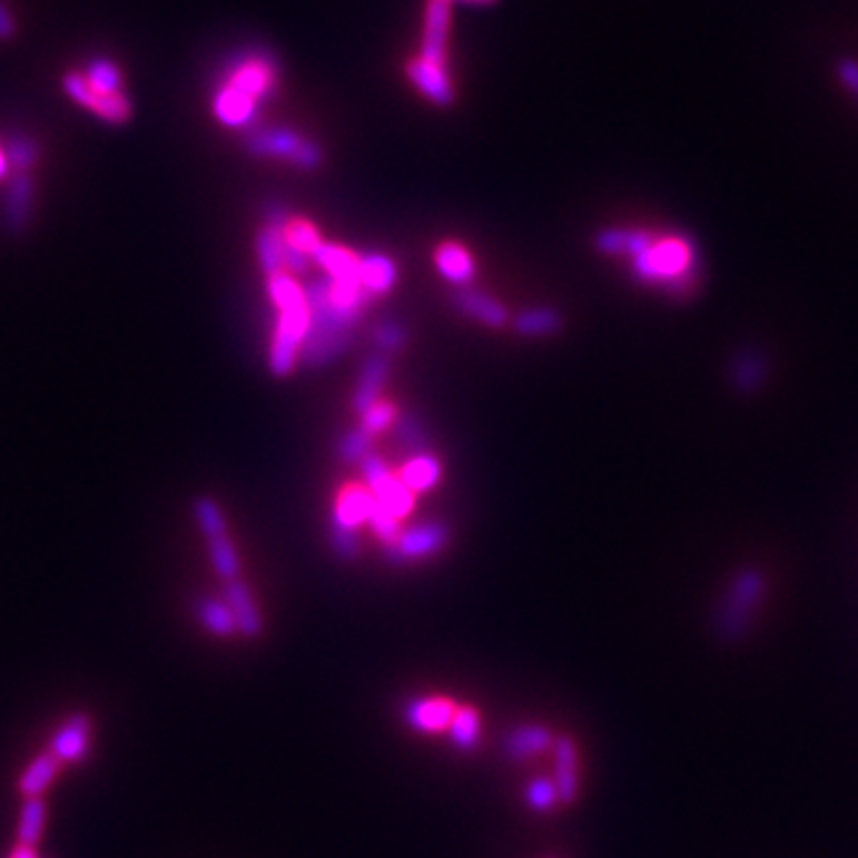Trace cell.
I'll list each match as a JSON object with an SVG mask.
<instances>
[{
    "instance_id": "30bf717a",
    "label": "cell",
    "mask_w": 858,
    "mask_h": 858,
    "mask_svg": "<svg viewBox=\"0 0 858 858\" xmlns=\"http://www.w3.org/2000/svg\"><path fill=\"white\" fill-rule=\"evenodd\" d=\"M408 79L413 81V87L423 93L427 100H432L434 106L446 108L456 100V91H453V83L448 79L446 65L432 62L425 58H413L406 67Z\"/></svg>"
},
{
    "instance_id": "44dd1931",
    "label": "cell",
    "mask_w": 858,
    "mask_h": 858,
    "mask_svg": "<svg viewBox=\"0 0 858 858\" xmlns=\"http://www.w3.org/2000/svg\"><path fill=\"white\" fill-rule=\"evenodd\" d=\"M436 267L458 289L470 286L475 279V263L461 244H442L436 248Z\"/></svg>"
},
{
    "instance_id": "74e56055",
    "label": "cell",
    "mask_w": 858,
    "mask_h": 858,
    "mask_svg": "<svg viewBox=\"0 0 858 858\" xmlns=\"http://www.w3.org/2000/svg\"><path fill=\"white\" fill-rule=\"evenodd\" d=\"M525 799H527L530 809L536 811V813H549L553 806L561 803L559 789H556V785H553V780H549V778H534L527 785Z\"/></svg>"
},
{
    "instance_id": "d6986e66",
    "label": "cell",
    "mask_w": 858,
    "mask_h": 858,
    "mask_svg": "<svg viewBox=\"0 0 858 858\" xmlns=\"http://www.w3.org/2000/svg\"><path fill=\"white\" fill-rule=\"evenodd\" d=\"M313 263L327 270V277L334 282H361V258L342 246L319 244L313 254Z\"/></svg>"
},
{
    "instance_id": "d4e9b609",
    "label": "cell",
    "mask_w": 858,
    "mask_h": 858,
    "mask_svg": "<svg viewBox=\"0 0 858 858\" xmlns=\"http://www.w3.org/2000/svg\"><path fill=\"white\" fill-rule=\"evenodd\" d=\"M60 766L62 763L56 759L53 753H43V756H39V759H33L29 763V768L24 770V776L20 778V792L27 799L41 797L46 789L50 787V782L58 778Z\"/></svg>"
},
{
    "instance_id": "5b68a950",
    "label": "cell",
    "mask_w": 858,
    "mask_h": 858,
    "mask_svg": "<svg viewBox=\"0 0 858 858\" xmlns=\"http://www.w3.org/2000/svg\"><path fill=\"white\" fill-rule=\"evenodd\" d=\"M689 263H692L689 246L680 239H668L632 258V273L642 282H678L687 273Z\"/></svg>"
},
{
    "instance_id": "4316f807",
    "label": "cell",
    "mask_w": 858,
    "mask_h": 858,
    "mask_svg": "<svg viewBox=\"0 0 858 858\" xmlns=\"http://www.w3.org/2000/svg\"><path fill=\"white\" fill-rule=\"evenodd\" d=\"M12 172H31L39 165L41 148L39 141L27 131H12L3 144Z\"/></svg>"
},
{
    "instance_id": "4dcf8cb0",
    "label": "cell",
    "mask_w": 858,
    "mask_h": 858,
    "mask_svg": "<svg viewBox=\"0 0 858 858\" xmlns=\"http://www.w3.org/2000/svg\"><path fill=\"white\" fill-rule=\"evenodd\" d=\"M396 440L398 446L406 451V456H423V453H430V442H427V432L420 423V417L413 413H401L396 420Z\"/></svg>"
},
{
    "instance_id": "836d02e7",
    "label": "cell",
    "mask_w": 858,
    "mask_h": 858,
    "mask_svg": "<svg viewBox=\"0 0 858 858\" xmlns=\"http://www.w3.org/2000/svg\"><path fill=\"white\" fill-rule=\"evenodd\" d=\"M208 551H210V561H213V568H215L217 575L227 582L239 578L241 561H239L237 549H234V544L229 540V534L208 540Z\"/></svg>"
},
{
    "instance_id": "ffe728a7",
    "label": "cell",
    "mask_w": 858,
    "mask_h": 858,
    "mask_svg": "<svg viewBox=\"0 0 858 858\" xmlns=\"http://www.w3.org/2000/svg\"><path fill=\"white\" fill-rule=\"evenodd\" d=\"M375 494L367 486L351 484L339 494V503H336L334 520H339L342 525L358 530L363 523H367L369 513L375 509Z\"/></svg>"
},
{
    "instance_id": "7bdbcfd3",
    "label": "cell",
    "mask_w": 858,
    "mask_h": 858,
    "mask_svg": "<svg viewBox=\"0 0 858 858\" xmlns=\"http://www.w3.org/2000/svg\"><path fill=\"white\" fill-rule=\"evenodd\" d=\"M396 420V408L392 406V403H384V401H377L373 408H367L363 413V430L369 432L373 436L382 434L386 427H392V423Z\"/></svg>"
},
{
    "instance_id": "f1b7e54d",
    "label": "cell",
    "mask_w": 858,
    "mask_h": 858,
    "mask_svg": "<svg viewBox=\"0 0 858 858\" xmlns=\"http://www.w3.org/2000/svg\"><path fill=\"white\" fill-rule=\"evenodd\" d=\"M196 615L204 622V628L217 637H231L237 632V622H234V615L229 611L227 601L204 596L196 601Z\"/></svg>"
},
{
    "instance_id": "b9f144b4",
    "label": "cell",
    "mask_w": 858,
    "mask_h": 858,
    "mask_svg": "<svg viewBox=\"0 0 858 858\" xmlns=\"http://www.w3.org/2000/svg\"><path fill=\"white\" fill-rule=\"evenodd\" d=\"M367 523L384 542V546H392L401 536V520L394 517L389 511H384L379 503H375V509H373V513H369Z\"/></svg>"
},
{
    "instance_id": "7c38bea8",
    "label": "cell",
    "mask_w": 858,
    "mask_h": 858,
    "mask_svg": "<svg viewBox=\"0 0 858 858\" xmlns=\"http://www.w3.org/2000/svg\"><path fill=\"white\" fill-rule=\"evenodd\" d=\"M448 29H451V6L446 0H427L420 58L446 65Z\"/></svg>"
},
{
    "instance_id": "83f0119b",
    "label": "cell",
    "mask_w": 858,
    "mask_h": 858,
    "mask_svg": "<svg viewBox=\"0 0 858 858\" xmlns=\"http://www.w3.org/2000/svg\"><path fill=\"white\" fill-rule=\"evenodd\" d=\"M373 494H375V501L379 503V506L384 511H389L398 520L406 517L415 506V494L396 475L386 477Z\"/></svg>"
},
{
    "instance_id": "d590c367",
    "label": "cell",
    "mask_w": 858,
    "mask_h": 858,
    "mask_svg": "<svg viewBox=\"0 0 858 858\" xmlns=\"http://www.w3.org/2000/svg\"><path fill=\"white\" fill-rule=\"evenodd\" d=\"M375 436L365 432L363 427L346 432L339 442H336V458L342 463H363L369 453H373Z\"/></svg>"
},
{
    "instance_id": "52a82bcc",
    "label": "cell",
    "mask_w": 858,
    "mask_h": 858,
    "mask_svg": "<svg viewBox=\"0 0 858 858\" xmlns=\"http://www.w3.org/2000/svg\"><path fill=\"white\" fill-rule=\"evenodd\" d=\"M451 540V532L444 523H423L413 530L401 532L398 540L386 546V561L392 565H403L440 553Z\"/></svg>"
},
{
    "instance_id": "ba28073f",
    "label": "cell",
    "mask_w": 858,
    "mask_h": 858,
    "mask_svg": "<svg viewBox=\"0 0 858 858\" xmlns=\"http://www.w3.org/2000/svg\"><path fill=\"white\" fill-rule=\"evenodd\" d=\"M37 200V179L31 172H12L8 177V191L3 196V225L12 234H22L33 215Z\"/></svg>"
},
{
    "instance_id": "f546056e",
    "label": "cell",
    "mask_w": 858,
    "mask_h": 858,
    "mask_svg": "<svg viewBox=\"0 0 858 858\" xmlns=\"http://www.w3.org/2000/svg\"><path fill=\"white\" fill-rule=\"evenodd\" d=\"M513 327L523 336H549V334H556L563 327V317L559 310L534 308V310L520 313L513 319Z\"/></svg>"
},
{
    "instance_id": "5bb4252c",
    "label": "cell",
    "mask_w": 858,
    "mask_h": 858,
    "mask_svg": "<svg viewBox=\"0 0 858 858\" xmlns=\"http://www.w3.org/2000/svg\"><path fill=\"white\" fill-rule=\"evenodd\" d=\"M458 706L451 699L442 697H425V699H413L403 716H406V722L417 730V732H444L448 730L453 716H456Z\"/></svg>"
},
{
    "instance_id": "f907efd6",
    "label": "cell",
    "mask_w": 858,
    "mask_h": 858,
    "mask_svg": "<svg viewBox=\"0 0 858 858\" xmlns=\"http://www.w3.org/2000/svg\"><path fill=\"white\" fill-rule=\"evenodd\" d=\"M10 858H37V854H33V847H24V845H20V847H17L14 851H12V856Z\"/></svg>"
},
{
    "instance_id": "9c48e42d",
    "label": "cell",
    "mask_w": 858,
    "mask_h": 858,
    "mask_svg": "<svg viewBox=\"0 0 858 858\" xmlns=\"http://www.w3.org/2000/svg\"><path fill=\"white\" fill-rule=\"evenodd\" d=\"M213 115L217 122L231 129H248L258 120V100L248 98L229 83L220 81L213 91Z\"/></svg>"
},
{
    "instance_id": "3957f363",
    "label": "cell",
    "mask_w": 858,
    "mask_h": 858,
    "mask_svg": "<svg viewBox=\"0 0 858 858\" xmlns=\"http://www.w3.org/2000/svg\"><path fill=\"white\" fill-rule=\"evenodd\" d=\"M223 81L260 103V100L275 93L279 67L277 60L270 53H265V50H244V53L234 56L227 62Z\"/></svg>"
},
{
    "instance_id": "ac0fdd59",
    "label": "cell",
    "mask_w": 858,
    "mask_h": 858,
    "mask_svg": "<svg viewBox=\"0 0 858 858\" xmlns=\"http://www.w3.org/2000/svg\"><path fill=\"white\" fill-rule=\"evenodd\" d=\"M453 306H456L463 315L480 319V323L490 327H503L509 323L506 306H501L496 298L486 296L477 289H470V286H463V289L453 294Z\"/></svg>"
},
{
    "instance_id": "ab89813d",
    "label": "cell",
    "mask_w": 858,
    "mask_h": 858,
    "mask_svg": "<svg viewBox=\"0 0 858 858\" xmlns=\"http://www.w3.org/2000/svg\"><path fill=\"white\" fill-rule=\"evenodd\" d=\"M284 239L289 241L292 246L306 250V254H310V256L315 254V248L323 244L317 229L306 220H289V225L284 227Z\"/></svg>"
},
{
    "instance_id": "bcb514c9",
    "label": "cell",
    "mask_w": 858,
    "mask_h": 858,
    "mask_svg": "<svg viewBox=\"0 0 858 858\" xmlns=\"http://www.w3.org/2000/svg\"><path fill=\"white\" fill-rule=\"evenodd\" d=\"M310 263H313L310 254H306V250L292 246L289 241L284 239V270L306 275L310 270Z\"/></svg>"
},
{
    "instance_id": "8d00e7d4",
    "label": "cell",
    "mask_w": 858,
    "mask_h": 858,
    "mask_svg": "<svg viewBox=\"0 0 858 858\" xmlns=\"http://www.w3.org/2000/svg\"><path fill=\"white\" fill-rule=\"evenodd\" d=\"M194 515H196V523H198L200 532L206 534V540H215V536L229 534V532H227L225 513H223V509L217 506V503H215L213 499L200 496V499L194 503Z\"/></svg>"
},
{
    "instance_id": "2e32d148",
    "label": "cell",
    "mask_w": 858,
    "mask_h": 858,
    "mask_svg": "<svg viewBox=\"0 0 858 858\" xmlns=\"http://www.w3.org/2000/svg\"><path fill=\"white\" fill-rule=\"evenodd\" d=\"M389 369H392V363L384 353H373V356L363 363L356 392H353V408H356V413L363 415L367 408H373L379 401L382 386L386 377H389Z\"/></svg>"
},
{
    "instance_id": "681fc988",
    "label": "cell",
    "mask_w": 858,
    "mask_h": 858,
    "mask_svg": "<svg viewBox=\"0 0 858 858\" xmlns=\"http://www.w3.org/2000/svg\"><path fill=\"white\" fill-rule=\"evenodd\" d=\"M10 172H12V167H10V162H8V156H6L3 146H0V181L8 179Z\"/></svg>"
},
{
    "instance_id": "60d3db41",
    "label": "cell",
    "mask_w": 858,
    "mask_h": 858,
    "mask_svg": "<svg viewBox=\"0 0 858 858\" xmlns=\"http://www.w3.org/2000/svg\"><path fill=\"white\" fill-rule=\"evenodd\" d=\"M406 329H403V325L394 323V319H384V323H379L373 332V342L375 346L379 348V353H396L401 351L403 346H406Z\"/></svg>"
},
{
    "instance_id": "8992f818",
    "label": "cell",
    "mask_w": 858,
    "mask_h": 858,
    "mask_svg": "<svg viewBox=\"0 0 858 858\" xmlns=\"http://www.w3.org/2000/svg\"><path fill=\"white\" fill-rule=\"evenodd\" d=\"M306 332H308V306L279 310L275 339L270 348V373L275 377H286L294 373Z\"/></svg>"
},
{
    "instance_id": "f35d334b",
    "label": "cell",
    "mask_w": 858,
    "mask_h": 858,
    "mask_svg": "<svg viewBox=\"0 0 858 858\" xmlns=\"http://www.w3.org/2000/svg\"><path fill=\"white\" fill-rule=\"evenodd\" d=\"M329 542H332V549L339 559L344 561H353L358 559L361 553V536L358 532L353 527H346L342 525L339 520H332V527H329Z\"/></svg>"
},
{
    "instance_id": "e575fe53",
    "label": "cell",
    "mask_w": 858,
    "mask_h": 858,
    "mask_svg": "<svg viewBox=\"0 0 858 858\" xmlns=\"http://www.w3.org/2000/svg\"><path fill=\"white\" fill-rule=\"evenodd\" d=\"M267 296H270V300L279 310L306 306V294H303V286H298L286 273L267 277Z\"/></svg>"
},
{
    "instance_id": "ee69618b",
    "label": "cell",
    "mask_w": 858,
    "mask_h": 858,
    "mask_svg": "<svg viewBox=\"0 0 858 858\" xmlns=\"http://www.w3.org/2000/svg\"><path fill=\"white\" fill-rule=\"evenodd\" d=\"M361 470H363V477H365V484L369 492H375L377 486L389 477V467H386V463L382 461V456H377V453H369V456L361 463Z\"/></svg>"
},
{
    "instance_id": "484cf974",
    "label": "cell",
    "mask_w": 858,
    "mask_h": 858,
    "mask_svg": "<svg viewBox=\"0 0 858 858\" xmlns=\"http://www.w3.org/2000/svg\"><path fill=\"white\" fill-rule=\"evenodd\" d=\"M256 250L267 277L284 273V227L265 225L256 239Z\"/></svg>"
},
{
    "instance_id": "603a6c76",
    "label": "cell",
    "mask_w": 858,
    "mask_h": 858,
    "mask_svg": "<svg viewBox=\"0 0 858 858\" xmlns=\"http://www.w3.org/2000/svg\"><path fill=\"white\" fill-rule=\"evenodd\" d=\"M83 81L89 83V89L103 93V96H120L125 93V79L120 65L106 56H96L87 62L81 70Z\"/></svg>"
},
{
    "instance_id": "cb8c5ba5",
    "label": "cell",
    "mask_w": 858,
    "mask_h": 858,
    "mask_svg": "<svg viewBox=\"0 0 858 858\" xmlns=\"http://www.w3.org/2000/svg\"><path fill=\"white\" fill-rule=\"evenodd\" d=\"M442 477V463L434 458L432 453H423V456H413L401 470V480L408 490L415 492H430Z\"/></svg>"
},
{
    "instance_id": "d6a6232c",
    "label": "cell",
    "mask_w": 858,
    "mask_h": 858,
    "mask_svg": "<svg viewBox=\"0 0 858 858\" xmlns=\"http://www.w3.org/2000/svg\"><path fill=\"white\" fill-rule=\"evenodd\" d=\"M43 828H46V803L41 801V797L27 799L20 811V828H17L20 845L24 847L37 845L43 835Z\"/></svg>"
},
{
    "instance_id": "f6af8a7d",
    "label": "cell",
    "mask_w": 858,
    "mask_h": 858,
    "mask_svg": "<svg viewBox=\"0 0 858 858\" xmlns=\"http://www.w3.org/2000/svg\"><path fill=\"white\" fill-rule=\"evenodd\" d=\"M596 248L605 256H620L628 248V231L625 229H603L596 237Z\"/></svg>"
},
{
    "instance_id": "1f68e13d",
    "label": "cell",
    "mask_w": 858,
    "mask_h": 858,
    "mask_svg": "<svg viewBox=\"0 0 858 858\" xmlns=\"http://www.w3.org/2000/svg\"><path fill=\"white\" fill-rule=\"evenodd\" d=\"M453 744L463 751H473L480 742V713L473 706H461L448 726Z\"/></svg>"
},
{
    "instance_id": "7dc6e473",
    "label": "cell",
    "mask_w": 858,
    "mask_h": 858,
    "mask_svg": "<svg viewBox=\"0 0 858 858\" xmlns=\"http://www.w3.org/2000/svg\"><path fill=\"white\" fill-rule=\"evenodd\" d=\"M17 37V20L14 12L6 6V0H0V41L8 43Z\"/></svg>"
},
{
    "instance_id": "7402d4cb",
    "label": "cell",
    "mask_w": 858,
    "mask_h": 858,
    "mask_svg": "<svg viewBox=\"0 0 858 858\" xmlns=\"http://www.w3.org/2000/svg\"><path fill=\"white\" fill-rule=\"evenodd\" d=\"M398 279V270L389 256L365 254L361 258V282L373 296L389 294Z\"/></svg>"
},
{
    "instance_id": "4fadbf2b",
    "label": "cell",
    "mask_w": 858,
    "mask_h": 858,
    "mask_svg": "<svg viewBox=\"0 0 858 858\" xmlns=\"http://www.w3.org/2000/svg\"><path fill=\"white\" fill-rule=\"evenodd\" d=\"M553 785L559 789L561 803H575L580 792V761L575 739L561 734L553 742Z\"/></svg>"
},
{
    "instance_id": "9a60e30c",
    "label": "cell",
    "mask_w": 858,
    "mask_h": 858,
    "mask_svg": "<svg viewBox=\"0 0 858 858\" xmlns=\"http://www.w3.org/2000/svg\"><path fill=\"white\" fill-rule=\"evenodd\" d=\"M553 742H556V734L546 726L530 722V726H520L506 734V739H503V753H506L511 761H527L536 753L553 749Z\"/></svg>"
},
{
    "instance_id": "7a4b0ae2",
    "label": "cell",
    "mask_w": 858,
    "mask_h": 858,
    "mask_svg": "<svg viewBox=\"0 0 858 858\" xmlns=\"http://www.w3.org/2000/svg\"><path fill=\"white\" fill-rule=\"evenodd\" d=\"M246 148L250 156L256 158H277L289 160L298 170H317L325 160L323 148L315 141L300 137L298 131L289 127H273L254 131L246 139Z\"/></svg>"
},
{
    "instance_id": "c3c4849f",
    "label": "cell",
    "mask_w": 858,
    "mask_h": 858,
    "mask_svg": "<svg viewBox=\"0 0 858 858\" xmlns=\"http://www.w3.org/2000/svg\"><path fill=\"white\" fill-rule=\"evenodd\" d=\"M448 6L453 3H461V6H475V8H486V6H494L499 3V0H446Z\"/></svg>"
},
{
    "instance_id": "e0dca14e",
    "label": "cell",
    "mask_w": 858,
    "mask_h": 858,
    "mask_svg": "<svg viewBox=\"0 0 858 858\" xmlns=\"http://www.w3.org/2000/svg\"><path fill=\"white\" fill-rule=\"evenodd\" d=\"M225 601H227L229 611L234 615V622H237V630L241 634H246V637H260L263 634V615L258 611L254 596H250V589L239 578L227 582Z\"/></svg>"
},
{
    "instance_id": "277c9868",
    "label": "cell",
    "mask_w": 858,
    "mask_h": 858,
    "mask_svg": "<svg viewBox=\"0 0 858 858\" xmlns=\"http://www.w3.org/2000/svg\"><path fill=\"white\" fill-rule=\"evenodd\" d=\"M62 91L65 96L75 100L77 106L83 110H89L93 117H98L100 122L106 125H127L134 115V106L127 93L120 96H103L93 89H89V83L83 81V75L77 70L65 72L62 77Z\"/></svg>"
},
{
    "instance_id": "6da1fadb",
    "label": "cell",
    "mask_w": 858,
    "mask_h": 858,
    "mask_svg": "<svg viewBox=\"0 0 858 858\" xmlns=\"http://www.w3.org/2000/svg\"><path fill=\"white\" fill-rule=\"evenodd\" d=\"M332 279L313 277L303 286L308 306V332L303 336L298 356L310 367L334 363L351 348L363 313L336 306L329 296Z\"/></svg>"
},
{
    "instance_id": "8fae6325",
    "label": "cell",
    "mask_w": 858,
    "mask_h": 858,
    "mask_svg": "<svg viewBox=\"0 0 858 858\" xmlns=\"http://www.w3.org/2000/svg\"><path fill=\"white\" fill-rule=\"evenodd\" d=\"M91 747V720L87 716H70L50 739V751L60 763H79Z\"/></svg>"
}]
</instances>
